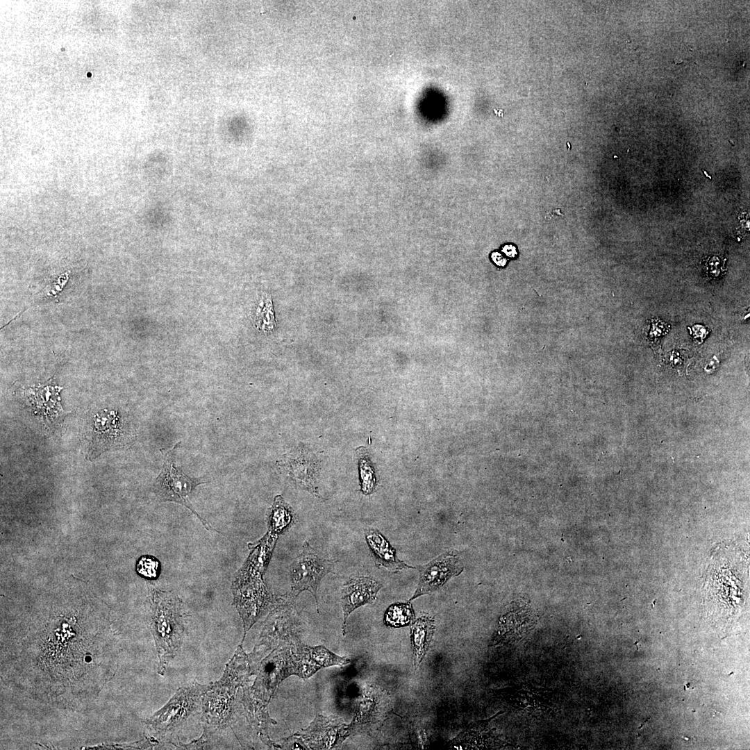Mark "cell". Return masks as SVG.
<instances>
[{
	"mask_svg": "<svg viewBox=\"0 0 750 750\" xmlns=\"http://www.w3.org/2000/svg\"><path fill=\"white\" fill-rule=\"evenodd\" d=\"M109 631L51 626L1 644V669L16 688L52 706L85 710L114 676ZM7 678V679H8Z\"/></svg>",
	"mask_w": 750,
	"mask_h": 750,
	"instance_id": "cell-1",
	"label": "cell"
},
{
	"mask_svg": "<svg viewBox=\"0 0 750 750\" xmlns=\"http://www.w3.org/2000/svg\"><path fill=\"white\" fill-rule=\"evenodd\" d=\"M749 558L735 541L721 542L712 551L704 575L703 594L710 616L731 624L742 612L747 598Z\"/></svg>",
	"mask_w": 750,
	"mask_h": 750,
	"instance_id": "cell-2",
	"label": "cell"
},
{
	"mask_svg": "<svg viewBox=\"0 0 750 750\" xmlns=\"http://www.w3.org/2000/svg\"><path fill=\"white\" fill-rule=\"evenodd\" d=\"M315 647L303 644L300 638L280 643L260 662L251 686H242V701L267 709L278 685L287 677L296 675L308 678L321 669Z\"/></svg>",
	"mask_w": 750,
	"mask_h": 750,
	"instance_id": "cell-3",
	"label": "cell"
},
{
	"mask_svg": "<svg viewBox=\"0 0 750 750\" xmlns=\"http://www.w3.org/2000/svg\"><path fill=\"white\" fill-rule=\"evenodd\" d=\"M252 671L247 656L240 651L226 665L222 678L212 683L201 701L203 733L194 741L197 749L203 747L217 731L226 728L233 719L236 691L249 681Z\"/></svg>",
	"mask_w": 750,
	"mask_h": 750,
	"instance_id": "cell-4",
	"label": "cell"
},
{
	"mask_svg": "<svg viewBox=\"0 0 750 750\" xmlns=\"http://www.w3.org/2000/svg\"><path fill=\"white\" fill-rule=\"evenodd\" d=\"M150 603L151 631L158 658V673L163 675L182 645L188 615L182 601L172 592L152 590Z\"/></svg>",
	"mask_w": 750,
	"mask_h": 750,
	"instance_id": "cell-5",
	"label": "cell"
},
{
	"mask_svg": "<svg viewBox=\"0 0 750 750\" xmlns=\"http://www.w3.org/2000/svg\"><path fill=\"white\" fill-rule=\"evenodd\" d=\"M212 683L201 685L196 681L180 688L160 710L143 721L149 747H162L166 743L176 746V737L187 719L201 706L204 694Z\"/></svg>",
	"mask_w": 750,
	"mask_h": 750,
	"instance_id": "cell-6",
	"label": "cell"
},
{
	"mask_svg": "<svg viewBox=\"0 0 750 750\" xmlns=\"http://www.w3.org/2000/svg\"><path fill=\"white\" fill-rule=\"evenodd\" d=\"M294 601L285 594L281 595L278 603L269 612L258 641L253 651L249 654L255 674L263 658L280 643L300 638L303 623Z\"/></svg>",
	"mask_w": 750,
	"mask_h": 750,
	"instance_id": "cell-7",
	"label": "cell"
},
{
	"mask_svg": "<svg viewBox=\"0 0 750 750\" xmlns=\"http://www.w3.org/2000/svg\"><path fill=\"white\" fill-rule=\"evenodd\" d=\"M336 560L327 558L307 542L303 544L301 553L290 566L291 591L287 594L292 600L303 591H309L315 597L319 612L317 588L321 580L327 574L333 572Z\"/></svg>",
	"mask_w": 750,
	"mask_h": 750,
	"instance_id": "cell-8",
	"label": "cell"
},
{
	"mask_svg": "<svg viewBox=\"0 0 750 750\" xmlns=\"http://www.w3.org/2000/svg\"><path fill=\"white\" fill-rule=\"evenodd\" d=\"M392 710L390 694L378 685L367 684L362 690L353 719L346 726L347 737L376 734Z\"/></svg>",
	"mask_w": 750,
	"mask_h": 750,
	"instance_id": "cell-9",
	"label": "cell"
},
{
	"mask_svg": "<svg viewBox=\"0 0 750 750\" xmlns=\"http://www.w3.org/2000/svg\"><path fill=\"white\" fill-rule=\"evenodd\" d=\"M346 724L338 717L317 715L305 729L286 739L287 749H331L340 748L348 738Z\"/></svg>",
	"mask_w": 750,
	"mask_h": 750,
	"instance_id": "cell-10",
	"label": "cell"
},
{
	"mask_svg": "<svg viewBox=\"0 0 750 750\" xmlns=\"http://www.w3.org/2000/svg\"><path fill=\"white\" fill-rule=\"evenodd\" d=\"M172 450L165 455L162 469L154 484L155 492L163 501H173L185 506L199 517L207 529L213 530L209 524L196 512L188 499L194 489L204 481L191 478L175 467L171 460Z\"/></svg>",
	"mask_w": 750,
	"mask_h": 750,
	"instance_id": "cell-11",
	"label": "cell"
},
{
	"mask_svg": "<svg viewBox=\"0 0 750 750\" xmlns=\"http://www.w3.org/2000/svg\"><path fill=\"white\" fill-rule=\"evenodd\" d=\"M537 618L530 604L523 599L511 602L501 615L491 645L512 644L532 630Z\"/></svg>",
	"mask_w": 750,
	"mask_h": 750,
	"instance_id": "cell-12",
	"label": "cell"
},
{
	"mask_svg": "<svg viewBox=\"0 0 750 750\" xmlns=\"http://www.w3.org/2000/svg\"><path fill=\"white\" fill-rule=\"evenodd\" d=\"M114 411L101 410L92 419L88 457L94 459L106 449L124 445L129 432Z\"/></svg>",
	"mask_w": 750,
	"mask_h": 750,
	"instance_id": "cell-13",
	"label": "cell"
},
{
	"mask_svg": "<svg viewBox=\"0 0 750 750\" xmlns=\"http://www.w3.org/2000/svg\"><path fill=\"white\" fill-rule=\"evenodd\" d=\"M415 568L419 573V582L408 601L439 590L450 578L460 575L464 570L459 557L450 552L444 553L426 565Z\"/></svg>",
	"mask_w": 750,
	"mask_h": 750,
	"instance_id": "cell-14",
	"label": "cell"
},
{
	"mask_svg": "<svg viewBox=\"0 0 750 750\" xmlns=\"http://www.w3.org/2000/svg\"><path fill=\"white\" fill-rule=\"evenodd\" d=\"M382 584L368 576H351L343 585L341 590V604L343 611L342 635L346 634L347 622L349 615L356 608L372 603Z\"/></svg>",
	"mask_w": 750,
	"mask_h": 750,
	"instance_id": "cell-15",
	"label": "cell"
},
{
	"mask_svg": "<svg viewBox=\"0 0 750 750\" xmlns=\"http://www.w3.org/2000/svg\"><path fill=\"white\" fill-rule=\"evenodd\" d=\"M365 540L376 567H383L394 572L410 568V566L398 558L396 550L378 530H367Z\"/></svg>",
	"mask_w": 750,
	"mask_h": 750,
	"instance_id": "cell-16",
	"label": "cell"
},
{
	"mask_svg": "<svg viewBox=\"0 0 750 750\" xmlns=\"http://www.w3.org/2000/svg\"><path fill=\"white\" fill-rule=\"evenodd\" d=\"M435 630L434 619L427 614L421 615L410 626L413 667L417 670L430 649Z\"/></svg>",
	"mask_w": 750,
	"mask_h": 750,
	"instance_id": "cell-17",
	"label": "cell"
},
{
	"mask_svg": "<svg viewBox=\"0 0 750 750\" xmlns=\"http://www.w3.org/2000/svg\"><path fill=\"white\" fill-rule=\"evenodd\" d=\"M297 520V515L292 507L281 495H277L267 515L268 532L276 536L283 535L289 531Z\"/></svg>",
	"mask_w": 750,
	"mask_h": 750,
	"instance_id": "cell-18",
	"label": "cell"
},
{
	"mask_svg": "<svg viewBox=\"0 0 750 750\" xmlns=\"http://www.w3.org/2000/svg\"><path fill=\"white\" fill-rule=\"evenodd\" d=\"M415 612L410 601L397 602L390 605L385 612L383 622L387 626L401 628L411 624Z\"/></svg>",
	"mask_w": 750,
	"mask_h": 750,
	"instance_id": "cell-19",
	"label": "cell"
},
{
	"mask_svg": "<svg viewBox=\"0 0 750 750\" xmlns=\"http://www.w3.org/2000/svg\"><path fill=\"white\" fill-rule=\"evenodd\" d=\"M359 471L361 491L366 495L372 494L376 485V478L365 452L360 453Z\"/></svg>",
	"mask_w": 750,
	"mask_h": 750,
	"instance_id": "cell-20",
	"label": "cell"
},
{
	"mask_svg": "<svg viewBox=\"0 0 750 750\" xmlns=\"http://www.w3.org/2000/svg\"><path fill=\"white\" fill-rule=\"evenodd\" d=\"M139 574L149 578H156L160 571V563L152 556H142L136 566Z\"/></svg>",
	"mask_w": 750,
	"mask_h": 750,
	"instance_id": "cell-21",
	"label": "cell"
},
{
	"mask_svg": "<svg viewBox=\"0 0 750 750\" xmlns=\"http://www.w3.org/2000/svg\"><path fill=\"white\" fill-rule=\"evenodd\" d=\"M706 335L707 331L703 326L696 325L692 327V336L697 342H701Z\"/></svg>",
	"mask_w": 750,
	"mask_h": 750,
	"instance_id": "cell-22",
	"label": "cell"
},
{
	"mask_svg": "<svg viewBox=\"0 0 750 750\" xmlns=\"http://www.w3.org/2000/svg\"><path fill=\"white\" fill-rule=\"evenodd\" d=\"M494 262L499 265H504L506 260L499 253H494L492 256Z\"/></svg>",
	"mask_w": 750,
	"mask_h": 750,
	"instance_id": "cell-23",
	"label": "cell"
},
{
	"mask_svg": "<svg viewBox=\"0 0 750 750\" xmlns=\"http://www.w3.org/2000/svg\"><path fill=\"white\" fill-rule=\"evenodd\" d=\"M503 251L510 257H513L516 255L515 248L512 245L505 246L503 249Z\"/></svg>",
	"mask_w": 750,
	"mask_h": 750,
	"instance_id": "cell-24",
	"label": "cell"
},
{
	"mask_svg": "<svg viewBox=\"0 0 750 750\" xmlns=\"http://www.w3.org/2000/svg\"><path fill=\"white\" fill-rule=\"evenodd\" d=\"M662 329H663L662 328H656V326L653 324V328H652V331H651V337H653V338H657L658 336L659 337L661 334H662Z\"/></svg>",
	"mask_w": 750,
	"mask_h": 750,
	"instance_id": "cell-25",
	"label": "cell"
}]
</instances>
